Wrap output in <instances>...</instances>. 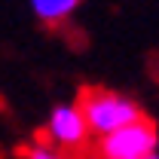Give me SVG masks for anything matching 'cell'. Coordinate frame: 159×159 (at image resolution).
<instances>
[{"label":"cell","instance_id":"obj_1","mask_svg":"<svg viewBox=\"0 0 159 159\" xmlns=\"http://www.w3.org/2000/svg\"><path fill=\"white\" fill-rule=\"evenodd\" d=\"M77 104L83 110V116H86V122H89V132L95 138L113 135L119 129L144 119V110H141L138 101L122 95V92H113V89H86Z\"/></svg>","mask_w":159,"mask_h":159},{"label":"cell","instance_id":"obj_2","mask_svg":"<svg viewBox=\"0 0 159 159\" xmlns=\"http://www.w3.org/2000/svg\"><path fill=\"white\" fill-rule=\"evenodd\" d=\"M159 132L153 119H138L113 135L95 141L92 159H153L159 153Z\"/></svg>","mask_w":159,"mask_h":159},{"label":"cell","instance_id":"obj_3","mask_svg":"<svg viewBox=\"0 0 159 159\" xmlns=\"http://www.w3.org/2000/svg\"><path fill=\"white\" fill-rule=\"evenodd\" d=\"M89 122L83 116L80 104H55L46 116V138L58 150H80L89 141Z\"/></svg>","mask_w":159,"mask_h":159},{"label":"cell","instance_id":"obj_4","mask_svg":"<svg viewBox=\"0 0 159 159\" xmlns=\"http://www.w3.org/2000/svg\"><path fill=\"white\" fill-rule=\"evenodd\" d=\"M28 6H31V12H34L37 21L55 28V25H64L83 6V0H28Z\"/></svg>","mask_w":159,"mask_h":159},{"label":"cell","instance_id":"obj_5","mask_svg":"<svg viewBox=\"0 0 159 159\" xmlns=\"http://www.w3.org/2000/svg\"><path fill=\"white\" fill-rule=\"evenodd\" d=\"M25 159H70V156L64 150H58V147H52V144H34L25 153Z\"/></svg>","mask_w":159,"mask_h":159},{"label":"cell","instance_id":"obj_6","mask_svg":"<svg viewBox=\"0 0 159 159\" xmlns=\"http://www.w3.org/2000/svg\"><path fill=\"white\" fill-rule=\"evenodd\" d=\"M153 159H159V153H156V156H153Z\"/></svg>","mask_w":159,"mask_h":159}]
</instances>
